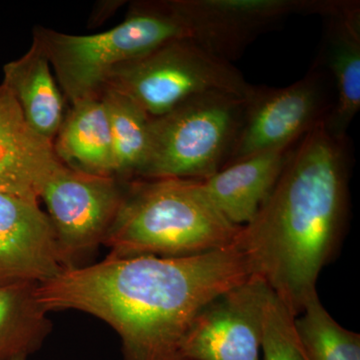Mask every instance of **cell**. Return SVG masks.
I'll return each instance as SVG.
<instances>
[{"instance_id": "cell-9", "label": "cell", "mask_w": 360, "mask_h": 360, "mask_svg": "<svg viewBox=\"0 0 360 360\" xmlns=\"http://www.w3.org/2000/svg\"><path fill=\"white\" fill-rule=\"evenodd\" d=\"M127 181L85 174L61 165L39 193L66 267L103 243L115 220Z\"/></svg>"}, {"instance_id": "cell-16", "label": "cell", "mask_w": 360, "mask_h": 360, "mask_svg": "<svg viewBox=\"0 0 360 360\" xmlns=\"http://www.w3.org/2000/svg\"><path fill=\"white\" fill-rule=\"evenodd\" d=\"M52 146L65 167L85 174L115 176L110 123L101 96L70 105Z\"/></svg>"}, {"instance_id": "cell-1", "label": "cell", "mask_w": 360, "mask_h": 360, "mask_svg": "<svg viewBox=\"0 0 360 360\" xmlns=\"http://www.w3.org/2000/svg\"><path fill=\"white\" fill-rule=\"evenodd\" d=\"M255 276L236 245L184 257H115L66 267L37 284L46 312L79 310L110 324L123 360H181L180 350L207 303Z\"/></svg>"}, {"instance_id": "cell-4", "label": "cell", "mask_w": 360, "mask_h": 360, "mask_svg": "<svg viewBox=\"0 0 360 360\" xmlns=\"http://www.w3.org/2000/svg\"><path fill=\"white\" fill-rule=\"evenodd\" d=\"M70 105L101 96L118 66L172 40L189 39L172 0L136 1L127 18L106 32L73 35L44 26L33 28Z\"/></svg>"}, {"instance_id": "cell-2", "label": "cell", "mask_w": 360, "mask_h": 360, "mask_svg": "<svg viewBox=\"0 0 360 360\" xmlns=\"http://www.w3.org/2000/svg\"><path fill=\"white\" fill-rule=\"evenodd\" d=\"M352 150L324 123L297 142L281 176L234 245L298 316L342 238L349 207Z\"/></svg>"}, {"instance_id": "cell-7", "label": "cell", "mask_w": 360, "mask_h": 360, "mask_svg": "<svg viewBox=\"0 0 360 360\" xmlns=\"http://www.w3.org/2000/svg\"><path fill=\"white\" fill-rule=\"evenodd\" d=\"M329 84L328 73L315 61L302 79L288 86L253 85L246 96L243 122L224 167L262 151L293 146L326 123L333 108Z\"/></svg>"}, {"instance_id": "cell-21", "label": "cell", "mask_w": 360, "mask_h": 360, "mask_svg": "<svg viewBox=\"0 0 360 360\" xmlns=\"http://www.w3.org/2000/svg\"><path fill=\"white\" fill-rule=\"evenodd\" d=\"M28 356H25V355H20V356L13 357L9 360H27Z\"/></svg>"}, {"instance_id": "cell-15", "label": "cell", "mask_w": 360, "mask_h": 360, "mask_svg": "<svg viewBox=\"0 0 360 360\" xmlns=\"http://www.w3.org/2000/svg\"><path fill=\"white\" fill-rule=\"evenodd\" d=\"M41 45L32 39L25 56L6 63L4 82L20 106L27 124L53 141L65 117V98L51 72Z\"/></svg>"}, {"instance_id": "cell-10", "label": "cell", "mask_w": 360, "mask_h": 360, "mask_svg": "<svg viewBox=\"0 0 360 360\" xmlns=\"http://www.w3.org/2000/svg\"><path fill=\"white\" fill-rule=\"evenodd\" d=\"M269 290L252 276L207 303L187 331L181 360H259Z\"/></svg>"}, {"instance_id": "cell-13", "label": "cell", "mask_w": 360, "mask_h": 360, "mask_svg": "<svg viewBox=\"0 0 360 360\" xmlns=\"http://www.w3.org/2000/svg\"><path fill=\"white\" fill-rule=\"evenodd\" d=\"M61 165L52 142L27 124L11 92L0 84V191L39 200Z\"/></svg>"}, {"instance_id": "cell-12", "label": "cell", "mask_w": 360, "mask_h": 360, "mask_svg": "<svg viewBox=\"0 0 360 360\" xmlns=\"http://www.w3.org/2000/svg\"><path fill=\"white\" fill-rule=\"evenodd\" d=\"M324 20L323 42L316 59L330 78L335 103L326 129L338 137H347L348 127L360 110V4L341 0Z\"/></svg>"}, {"instance_id": "cell-19", "label": "cell", "mask_w": 360, "mask_h": 360, "mask_svg": "<svg viewBox=\"0 0 360 360\" xmlns=\"http://www.w3.org/2000/svg\"><path fill=\"white\" fill-rule=\"evenodd\" d=\"M300 314L295 329L309 360H360V335L338 324L319 295L307 300Z\"/></svg>"}, {"instance_id": "cell-8", "label": "cell", "mask_w": 360, "mask_h": 360, "mask_svg": "<svg viewBox=\"0 0 360 360\" xmlns=\"http://www.w3.org/2000/svg\"><path fill=\"white\" fill-rule=\"evenodd\" d=\"M189 39L231 63L260 35L295 15L333 13L340 0H172Z\"/></svg>"}, {"instance_id": "cell-20", "label": "cell", "mask_w": 360, "mask_h": 360, "mask_svg": "<svg viewBox=\"0 0 360 360\" xmlns=\"http://www.w3.org/2000/svg\"><path fill=\"white\" fill-rule=\"evenodd\" d=\"M264 360H309L295 329V316L271 290L262 314Z\"/></svg>"}, {"instance_id": "cell-14", "label": "cell", "mask_w": 360, "mask_h": 360, "mask_svg": "<svg viewBox=\"0 0 360 360\" xmlns=\"http://www.w3.org/2000/svg\"><path fill=\"white\" fill-rule=\"evenodd\" d=\"M296 144L262 151L226 165L201 180L203 191L231 224L245 226L271 193Z\"/></svg>"}, {"instance_id": "cell-5", "label": "cell", "mask_w": 360, "mask_h": 360, "mask_svg": "<svg viewBox=\"0 0 360 360\" xmlns=\"http://www.w3.org/2000/svg\"><path fill=\"white\" fill-rule=\"evenodd\" d=\"M245 98L208 92L151 118L148 158L137 179L205 180L217 174L231 156Z\"/></svg>"}, {"instance_id": "cell-3", "label": "cell", "mask_w": 360, "mask_h": 360, "mask_svg": "<svg viewBox=\"0 0 360 360\" xmlns=\"http://www.w3.org/2000/svg\"><path fill=\"white\" fill-rule=\"evenodd\" d=\"M239 229L213 205L201 180L134 179L103 245L110 257H191L233 245Z\"/></svg>"}, {"instance_id": "cell-17", "label": "cell", "mask_w": 360, "mask_h": 360, "mask_svg": "<svg viewBox=\"0 0 360 360\" xmlns=\"http://www.w3.org/2000/svg\"><path fill=\"white\" fill-rule=\"evenodd\" d=\"M37 284L0 286V360L33 354L51 330L47 312L35 300Z\"/></svg>"}, {"instance_id": "cell-18", "label": "cell", "mask_w": 360, "mask_h": 360, "mask_svg": "<svg viewBox=\"0 0 360 360\" xmlns=\"http://www.w3.org/2000/svg\"><path fill=\"white\" fill-rule=\"evenodd\" d=\"M101 97L110 123L115 176L122 181L137 179L148 158L151 118L115 90L105 89Z\"/></svg>"}, {"instance_id": "cell-6", "label": "cell", "mask_w": 360, "mask_h": 360, "mask_svg": "<svg viewBox=\"0 0 360 360\" xmlns=\"http://www.w3.org/2000/svg\"><path fill=\"white\" fill-rule=\"evenodd\" d=\"M252 87L232 63L215 58L191 39H181L118 66L103 90L120 92L156 118L208 92L246 97Z\"/></svg>"}, {"instance_id": "cell-11", "label": "cell", "mask_w": 360, "mask_h": 360, "mask_svg": "<svg viewBox=\"0 0 360 360\" xmlns=\"http://www.w3.org/2000/svg\"><path fill=\"white\" fill-rule=\"evenodd\" d=\"M65 269L39 200L0 191V286L39 284Z\"/></svg>"}]
</instances>
